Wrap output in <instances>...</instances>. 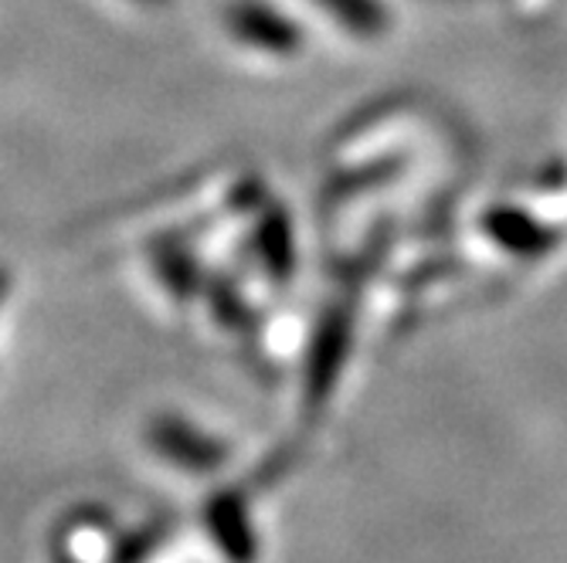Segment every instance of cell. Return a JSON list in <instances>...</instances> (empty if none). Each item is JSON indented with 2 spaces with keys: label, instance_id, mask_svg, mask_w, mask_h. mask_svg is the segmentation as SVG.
<instances>
[{
  "label": "cell",
  "instance_id": "cell-1",
  "mask_svg": "<svg viewBox=\"0 0 567 563\" xmlns=\"http://www.w3.org/2000/svg\"><path fill=\"white\" fill-rule=\"evenodd\" d=\"M225 28L235 41L259 51H289L299 41L296 24L262 0H231L225 8Z\"/></svg>",
  "mask_w": 567,
  "mask_h": 563
},
{
  "label": "cell",
  "instance_id": "cell-2",
  "mask_svg": "<svg viewBox=\"0 0 567 563\" xmlns=\"http://www.w3.org/2000/svg\"><path fill=\"white\" fill-rule=\"evenodd\" d=\"M136 4H143V8H161V4H167V0H136Z\"/></svg>",
  "mask_w": 567,
  "mask_h": 563
}]
</instances>
